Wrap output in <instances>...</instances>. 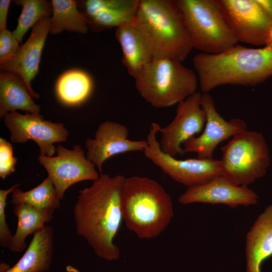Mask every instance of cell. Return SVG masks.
<instances>
[{"label": "cell", "instance_id": "obj_16", "mask_svg": "<svg viewBox=\"0 0 272 272\" xmlns=\"http://www.w3.org/2000/svg\"><path fill=\"white\" fill-rule=\"evenodd\" d=\"M51 17H45L33 27L27 40L20 46L13 57L0 61L1 71L15 73L24 81L32 98L39 99V95L32 89V81L39 72L42 50L50 33Z\"/></svg>", "mask_w": 272, "mask_h": 272}, {"label": "cell", "instance_id": "obj_12", "mask_svg": "<svg viewBox=\"0 0 272 272\" xmlns=\"http://www.w3.org/2000/svg\"><path fill=\"white\" fill-rule=\"evenodd\" d=\"M200 104L206 115L205 128L199 136L193 137L183 144L182 153L193 152L198 159H213L214 150L220 143L247 130V125L241 119H224L209 93L201 94Z\"/></svg>", "mask_w": 272, "mask_h": 272}, {"label": "cell", "instance_id": "obj_26", "mask_svg": "<svg viewBox=\"0 0 272 272\" xmlns=\"http://www.w3.org/2000/svg\"><path fill=\"white\" fill-rule=\"evenodd\" d=\"M14 3L22 8L18 24L13 32L21 43L24 36L30 28L45 17H51L52 14L51 2L47 0H15Z\"/></svg>", "mask_w": 272, "mask_h": 272}, {"label": "cell", "instance_id": "obj_6", "mask_svg": "<svg viewBox=\"0 0 272 272\" xmlns=\"http://www.w3.org/2000/svg\"><path fill=\"white\" fill-rule=\"evenodd\" d=\"M189 32L193 48L218 54L238 44L216 0H175Z\"/></svg>", "mask_w": 272, "mask_h": 272}, {"label": "cell", "instance_id": "obj_5", "mask_svg": "<svg viewBox=\"0 0 272 272\" xmlns=\"http://www.w3.org/2000/svg\"><path fill=\"white\" fill-rule=\"evenodd\" d=\"M134 79L140 95L155 108L178 104L196 92L198 82L192 70L166 58L153 59Z\"/></svg>", "mask_w": 272, "mask_h": 272}, {"label": "cell", "instance_id": "obj_7", "mask_svg": "<svg viewBox=\"0 0 272 272\" xmlns=\"http://www.w3.org/2000/svg\"><path fill=\"white\" fill-rule=\"evenodd\" d=\"M223 176L233 184L246 186L265 175L270 163L265 140L260 132L244 131L221 148Z\"/></svg>", "mask_w": 272, "mask_h": 272}, {"label": "cell", "instance_id": "obj_31", "mask_svg": "<svg viewBox=\"0 0 272 272\" xmlns=\"http://www.w3.org/2000/svg\"><path fill=\"white\" fill-rule=\"evenodd\" d=\"M272 22V0H257Z\"/></svg>", "mask_w": 272, "mask_h": 272}, {"label": "cell", "instance_id": "obj_25", "mask_svg": "<svg viewBox=\"0 0 272 272\" xmlns=\"http://www.w3.org/2000/svg\"><path fill=\"white\" fill-rule=\"evenodd\" d=\"M60 200L52 180L47 176L40 184L28 191L16 188L12 193L10 202L13 205L23 203L38 209L55 210L60 207Z\"/></svg>", "mask_w": 272, "mask_h": 272}, {"label": "cell", "instance_id": "obj_23", "mask_svg": "<svg viewBox=\"0 0 272 272\" xmlns=\"http://www.w3.org/2000/svg\"><path fill=\"white\" fill-rule=\"evenodd\" d=\"M93 82L90 76L80 70H71L57 80L55 92L60 102L69 106L79 105L91 95Z\"/></svg>", "mask_w": 272, "mask_h": 272}, {"label": "cell", "instance_id": "obj_4", "mask_svg": "<svg viewBox=\"0 0 272 272\" xmlns=\"http://www.w3.org/2000/svg\"><path fill=\"white\" fill-rule=\"evenodd\" d=\"M123 220L141 239L162 233L174 216L170 195L156 181L147 177L126 178L122 195Z\"/></svg>", "mask_w": 272, "mask_h": 272}, {"label": "cell", "instance_id": "obj_18", "mask_svg": "<svg viewBox=\"0 0 272 272\" xmlns=\"http://www.w3.org/2000/svg\"><path fill=\"white\" fill-rule=\"evenodd\" d=\"M271 256L272 204L258 216L246 235V272H262V262Z\"/></svg>", "mask_w": 272, "mask_h": 272}, {"label": "cell", "instance_id": "obj_29", "mask_svg": "<svg viewBox=\"0 0 272 272\" xmlns=\"http://www.w3.org/2000/svg\"><path fill=\"white\" fill-rule=\"evenodd\" d=\"M20 46L13 33L8 29L0 33V61L15 56Z\"/></svg>", "mask_w": 272, "mask_h": 272}, {"label": "cell", "instance_id": "obj_19", "mask_svg": "<svg viewBox=\"0 0 272 272\" xmlns=\"http://www.w3.org/2000/svg\"><path fill=\"white\" fill-rule=\"evenodd\" d=\"M115 34L121 48L122 63L128 74L134 79L152 60L147 43L133 22L117 27Z\"/></svg>", "mask_w": 272, "mask_h": 272}, {"label": "cell", "instance_id": "obj_10", "mask_svg": "<svg viewBox=\"0 0 272 272\" xmlns=\"http://www.w3.org/2000/svg\"><path fill=\"white\" fill-rule=\"evenodd\" d=\"M3 118L12 143L24 144L32 140L38 146L42 156H53L56 152L53 144L65 142L69 136L63 123L44 120L39 114H22L14 111L7 113Z\"/></svg>", "mask_w": 272, "mask_h": 272}, {"label": "cell", "instance_id": "obj_21", "mask_svg": "<svg viewBox=\"0 0 272 272\" xmlns=\"http://www.w3.org/2000/svg\"><path fill=\"white\" fill-rule=\"evenodd\" d=\"M22 110L29 113L39 114L40 107L33 101L21 77L15 73H0V117Z\"/></svg>", "mask_w": 272, "mask_h": 272}, {"label": "cell", "instance_id": "obj_27", "mask_svg": "<svg viewBox=\"0 0 272 272\" xmlns=\"http://www.w3.org/2000/svg\"><path fill=\"white\" fill-rule=\"evenodd\" d=\"M19 185V184H16L8 189H0V245L3 248H8L13 236L6 221L5 211L7 198L8 195L12 193Z\"/></svg>", "mask_w": 272, "mask_h": 272}, {"label": "cell", "instance_id": "obj_8", "mask_svg": "<svg viewBox=\"0 0 272 272\" xmlns=\"http://www.w3.org/2000/svg\"><path fill=\"white\" fill-rule=\"evenodd\" d=\"M160 125L152 123L145 156L174 181L189 187L205 184L223 175L221 160L213 159H177L164 153L157 139Z\"/></svg>", "mask_w": 272, "mask_h": 272}, {"label": "cell", "instance_id": "obj_22", "mask_svg": "<svg viewBox=\"0 0 272 272\" xmlns=\"http://www.w3.org/2000/svg\"><path fill=\"white\" fill-rule=\"evenodd\" d=\"M54 210L38 209L19 203L14 205L13 213L17 218V226L8 248L14 252H21L26 248V239L50 222Z\"/></svg>", "mask_w": 272, "mask_h": 272}, {"label": "cell", "instance_id": "obj_24", "mask_svg": "<svg viewBox=\"0 0 272 272\" xmlns=\"http://www.w3.org/2000/svg\"><path fill=\"white\" fill-rule=\"evenodd\" d=\"M52 14L50 33L56 35L66 30L86 34L89 27L84 15L79 10L77 1L52 0Z\"/></svg>", "mask_w": 272, "mask_h": 272}, {"label": "cell", "instance_id": "obj_30", "mask_svg": "<svg viewBox=\"0 0 272 272\" xmlns=\"http://www.w3.org/2000/svg\"><path fill=\"white\" fill-rule=\"evenodd\" d=\"M11 1H0V32L7 29V19L8 10Z\"/></svg>", "mask_w": 272, "mask_h": 272}, {"label": "cell", "instance_id": "obj_1", "mask_svg": "<svg viewBox=\"0 0 272 272\" xmlns=\"http://www.w3.org/2000/svg\"><path fill=\"white\" fill-rule=\"evenodd\" d=\"M126 177L101 174L89 187L79 191L74 209L78 235L99 257L114 261L120 256L113 242L123 220L122 200Z\"/></svg>", "mask_w": 272, "mask_h": 272}, {"label": "cell", "instance_id": "obj_28", "mask_svg": "<svg viewBox=\"0 0 272 272\" xmlns=\"http://www.w3.org/2000/svg\"><path fill=\"white\" fill-rule=\"evenodd\" d=\"M17 159L14 156L11 144L0 138V177L5 179L15 171Z\"/></svg>", "mask_w": 272, "mask_h": 272}, {"label": "cell", "instance_id": "obj_2", "mask_svg": "<svg viewBox=\"0 0 272 272\" xmlns=\"http://www.w3.org/2000/svg\"><path fill=\"white\" fill-rule=\"evenodd\" d=\"M192 63L202 93L226 85L256 86L272 76V32L262 48L237 44L218 54L198 53Z\"/></svg>", "mask_w": 272, "mask_h": 272}, {"label": "cell", "instance_id": "obj_9", "mask_svg": "<svg viewBox=\"0 0 272 272\" xmlns=\"http://www.w3.org/2000/svg\"><path fill=\"white\" fill-rule=\"evenodd\" d=\"M226 24L238 42L265 45L272 22L257 0H216Z\"/></svg>", "mask_w": 272, "mask_h": 272}, {"label": "cell", "instance_id": "obj_17", "mask_svg": "<svg viewBox=\"0 0 272 272\" xmlns=\"http://www.w3.org/2000/svg\"><path fill=\"white\" fill-rule=\"evenodd\" d=\"M140 0L77 1L89 28L95 32L133 22Z\"/></svg>", "mask_w": 272, "mask_h": 272}, {"label": "cell", "instance_id": "obj_11", "mask_svg": "<svg viewBox=\"0 0 272 272\" xmlns=\"http://www.w3.org/2000/svg\"><path fill=\"white\" fill-rule=\"evenodd\" d=\"M56 151L55 156L39 155L38 161L46 170L60 200L73 184L85 180L94 181L99 177L96 166L87 158L80 145L70 150L58 145Z\"/></svg>", "mask_w": 272, "mask_h": 272}, {"label": "cell", "instance_id": "obj_15", "mask_svg": "<svg viewBox=\"0 0 272 272\" xmlns=\"http://www.w3.org/2000/svg\"><path fill=\"white\" fill-rule=\"evenodd\" d=\"M258 199L257 194L248 186L236 185L225 176L219 175L205 184L189 187L178 200L183 205L221 203L235 208L254 205Z\"/></svg>", "mask_w": 272, "mask_h": 272}, {"label": "cell", "instance_id": "obj_3", "mask_svg": "<svg viewBox=\"0 0 272 272\" xmlns=\"http://www.w3.org/2000/svg\"><path fill=\"white\" fill-rule=\"evenodd\" d=\"M153 59L183 62L193 49L182 14L175 0H140L133 21Z\"/></svg>", "mask_w": 272, "mask_h": 272}, {"label": "cell", "instance_id": "obj_13", "mask_svg": "<svg viewBox=\"0 0 272 272\" xmlns=\"http://www.w3.org/2000/svg\"><path fill=\"white\" fill-rule=\"evenodd\" d=\"M201 94L196 92L179 102L173 121L164 127L160 126L162 136L159 143L165 154L175 158L183 155V144L201 131L206 115L201 106Z\"/></svg>", "mask_w": 272, "mask_h": 272}, {"label": "cell", "instance_id": "obj_14", "mask_svg": "<svg viewBox=\"0 0 272 272\" xmlns=\"http://www.w3.org/2000/svg\"><path fill=\"white\" fill-rule=\"evenodd\" d=\"M127 127L120 123L106 121L99 125L93 139L85 141L87 158L102 174L104 162L119 154L143 151L148 146L147 140L132 141L128 139Z\"/></svg>", "mask_w": 272, "mask_h": 272}, {"label": "cell", "instance_id": "obj_20", "mask_svg": "<svg viewBox=\"0 0 272 272\" xmlns=\"http://www.w3.org/2000/svg\"><path fill=\"white\" fill-rule=\"evenodd\" d=\"M53 230L44 226L33 234L21 258L5 272H46L51 266L53 253Z\"/></svg>", "mask_w": 272, "mask_h": 272}]
</instances>
